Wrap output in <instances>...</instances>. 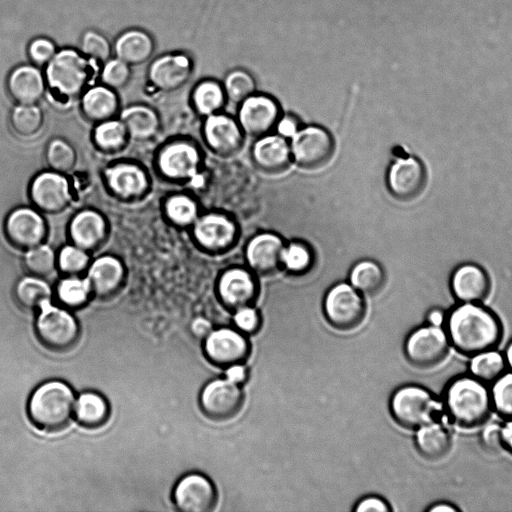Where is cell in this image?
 I'll use <instances>...</instances> for the list:
<instances>
[{
  "mask_svg": "<svg viewBox=\"0 0 512 512\" xmlns=\"http://www.w3.org/2000/svg\"><path fill=\"white\" fill-rule=\"evenodd\" d=\"M13 295L20 307L32 310L50 300L52 290L45 278L28 274L17 281Z\"/></svg>",
  "mask_w": 512,
  "mask_h": 512,
  "instance_id": "36",
  "label": "cell"
},
{
  "mask_svg": "<svg viewBox=\"0 0 512 512\" xmlns=\"http://www.w3.org/2000/svg\"><path fill=\"white\" fill-rule=\"evenodd\" d=\"M112 47L115 57L130 66H139L152 58L155 41L144 29L130 28L117 36Z\"/></svg>",
  "mask_w": 512,
  "mask_h": 512,
  "instance_id": "26",
  "label": "cell"
},
{
  "mask_svg": "<svg viewBox=\"0 0 512 512\" xmlns=\"http://www.w3.org/2000/svg\"><path fill=\"white\" fill-rule=\"evenodd\" d=\"M285 240L274 232L264 231L252 236L246 244V266L257 276H269L281 270V252Z\"/></svg>",
  "mask_w": 512,
  "mask_h": 512,
  "instance_id": "21",
  "label": "cell"
},
{
  "mask_svg": "<svg viewBox=\"0 0 512 512\" xmlns=\"http://www.w3.org/2000/svg\"><path fill=\"white\" fill-rule=\"evenodd\" d=\"M6 89L17 104H38L47 92L44 71L30 62L17 65L7 76Z\"/></svg>",
  "mask_w": 512,
  "mask_h": 512,
  "instance_id": "24",
  "label": "cell"
},
{
  "mask_svg": "<svg viewBox=\"0 0 512 512\" xmlns=\"http://www.w3.org/2000/svg\"><path fill=\"white\" fill-rule=\"evenodd\" d=\"M450 348L444 327L427 323L413 329L404 341L406 359L419 369H432L440 365Z\"/></svg>",
  "mask_w": 512,
  "mask_h": 512,
  "instance_id": "8",
  "label": "cell"
},
{
  "mask_svg": "<svg viewBox=\"0 0 512 512\" xmlns=\"http://www.w3.org/2000/svg\"><path fill=\"white\" fill-rule=\"evenodd\" d=\"M426 512H459L460 508L448 501H437L430 504Z\"/></svg>",
  "mask_w": 512,
  "mask_h": 512,
  "instance_id": "59",
  "label": "cell"
},
{
  "mask_svg": "<svg viewBox=\"0 0 512 512\" xmlns=\"http://www.w3.org/2000/svg\"><path fill=\"white\" fill-rule=\"evenodd\" d=\"M502 450L512 455V419L501 424Z\"/></svg>",
  "mask_w": 512,
  "mask_h": 512,
  "instance_id": "57",
  "label": "cell"
},
{
  "mask_svg": "<svg viewBox=\"0 0 512 512\" xmlns=\"http://www.w3.org/2000/svg\"><path fill=\"white\" fill-rule=\"evenodd\" d=\"M216 290L220 302L231 311L253 305L259 294L257 275L247 266H231L218 277Z\"/></svg>",
  "mask_w": 512,
  "mask_h": 512,
  "instance_id": "15",
  "label": "cell"
},
{
  "mask_svg": "<svg viewBox=\"0 0 512 512\" xmlns=\"http://www.w3.org/2000/svg\"><path fill=\"white\" fill-rule=\"evenodd\" d=\"M119 119L126 127L128 136L136 141H145L153 137L159 129L156 112L144 104H132L125 107Z\"/></svg>",
  "mask_w": 512,
  "mask_h": 512,
  "instance_id": "32",
  "label": "cell"
},
{
  "mask_svg": "<svg viewBox=\"0 0 512 512\" xmlns=\"http://www.w3.org/2000/svg\"><path fill=\"white\" fill-rule=\"evenodd\" d=\"M105 235V219L95 210H81L70 221L69 236L72 244L86 251L97 247Z\"/></svg>",
  "mask_w": 512,
  "mask_h": 512,
  "instance_id": "28",
  "label": "cell"
},
{
  "mask_svg": "<svg viewBox=\"0 0 512 512\" xmlns=\"http://www.w3.org/2000/svg\"><path fill=\"white\" fill-rule=\"evenodd\" d=\"M38 310L35 333L44 347L63 352L75 346L80 337V326L68 308L54 305L48 300Z\"/></svg>",
  "mask_w": 512,
  "mask_h": 512,
  "instance_id": "6",
  "label": "cell"
},
{
  "mask_svg": "<svg viewBox=\"0 0 512 512\" xmlns=\"http://www.w3.org/2000/svg\"><path fill=\"white\" fill-rule=\"evenodd\" d=\"M301 123L293 114H284L278 119L274 132L283 138L290 140L300 129Z\"/></svg>",
  "mask_w": 512,
  "mask_h": 512,
  "instance_id": "53",
  "label": "cell"
},
{
  "mask_svg": "<svg viewBox=\"0 0 512 512\" xmlns=\"http://www.w3.org/2000/svg\"><path fill=\"white\" fill-rule=\"evenodd\" d=\"M200 162L199 150L186 141L166 145L158 156L161 173L174 181H196L199 178Z\"/></svg>",
  "mask_w": 512,
  "mask_h": 512,
  "instance_id": "19",
  "label": "cell"
},
{
  "mask_svg": "<svg viewBox=\"0 0 512 512\" xmlns=\"http://www.w3.org/2000/svg\"><path fill=\"white\" fill-rule=\"evenodd\" d=\"M4 231L11 244L27 250L43 243L47 228L37 208L19 207L6 217Z\"/></svg>",
  "mask_w": 512,
  "mask_h": 512,
  "instance_id": "20",
  "label": "cell"
},
{
  "mask_svg": "<svg viewBox=\"0 0 512 512\" xmlns=\"http://www.w3.org/2000/svg\"><path fill=\"white\" fill-rule=\"evenodd\" d=\"M233 322L236 329L242 333L254 335L259 331L262 325V317L253 305H249L234 311Z\"/></svg>",
  "mask_w": 512,
  "mask_h": 512,
  "instance_id": "51",
  "label": "cell"
},
{
  "mask_svg": "<svg viewBox=\"0 0 512 512\" xmlns=\"http://www.w3.org/2000/svg\"><path fill=\"white\" fill-rule=\"evenodd\" d=\"M227 100L238 104L256 91L253 75L241 68L230 70L222 81Z\"/></svg>",
  "mask_w": 512,
  "mask_h": 512,
  "instance_id": "43",
  "label": "cell"
},
{
  "mask_svg": "<svg viewBox=\"0 0 512 512\" xmlns=\"http://www.w3.org/2000/svg\"><path fill=\"white\" fill-rule=\"evenodd\" d=\"M428 182L427 168L415 155H397L386 173V186L389 194L401 202L417 199Z\"/></svg>",
  "mask_w": 512,
  "mask_h": 512,
  "instance_id": "10",
  "label": "cell"
},
{
  "mask_svg": "<svg viewBox=\"0 0 512 512\" xmlns=\"http://www.w3.org/2000/svg\"><path fill=\"white\" fill-rule=\"evenodd\" d=\"M482 427L480 442L484 449L490 452L502 450L501 424L487 422Z\"/></svg>",
  "mask_w": 512,
  "mask_h": 512,
  "instance_id": "52",
  "label": "cell"
},
{
  "mask_svg": "<svg viewBox=\"0 0 512 512\" xmlns=\"http://www.w3.org/2000/svg\"><path fill=\"white\" fill-rule=\"evenodd\" d=\"M289 144L292 163L303 170L324 167L335 152L332 134L319 125H302Z\"/></svg>",
  "mask_w": 512,
  "mask_h": 512,
  "instance_id": "7",
  "label": "cell"
},
{
  "mask_svg": "<svg viewBox=\"0 0 512 512\" xmlns=\"http://www.w3.org/2000/svg\"><path fill=\"white\" fill-rule=\"evenodd\" d=\"M23 265L28 274L46 278L57 268L55 252L44 243L26 250Z\"/></svg>",
  "mask_w": 512,
  "mask_h": 512,
  "instance_id": "42",
  "label": "cell"
},
{
  "mask_svg": "<svg viewBox=\"0 0 512 512\" xmlns=\"http://www.w3.org/2000/svg\"><path fill=\"white\" fill-rule=\"evenodd\" d=\"M440 398L448 420L464 430L482 427L494 411L491 388L470 373L451 378Z\"/></svg>",
  "mask_w": 512,
  "mask_h": 512,
  "instance_id": "2",
  "label": "cell"
},
{
  "mask_svg": "<svg viewBox=\"0 0 512 512\" xmlns=\"http://www.w3.org/2000/svg\"><path fill=\"white\" fill-rule=\"evenodd\" d=\"M449 286L458 303H483L491 292V279L482 266L466 262L453 270Z\"/></svg>",
  "mask_w": 512,
  "mask_h": 512,
  "instance_id": "23",
  "label": "cell"
},
{
  "mask_svg": "<svg viewBox=\"0 0 512 512\" xmlns=\"http://www.w3.org/2000/svg\"><path fill=\"white\" fill-rule=\"evenodd\" d=\"M248 376L249 372L244 363L233 364L225 368V378L235 384H244Z\"/></svg>",
  "mask_w": 512,
  "mask_h": 512,
  "instance_id": "55",
  "label": "cell"
},
{
  "mask_svg": "<svg viewBox=\"0 0 512 512\" xmlns=\"http://www.w3.org/2000/svg\"><path fill=\"white\" fill-rule=\"evenodd\" d=\"M57 51L56 43L46 36H38L31 39L26 49L29 62L40 68H44Z\"/></svg>",
  "mask_w": 512,
  "mask_h": 512,
  "instance_id": "50",
  "label": "cell"
},
{
  "mask_svg": "<svg viewBox=\"0 0 512 512\" xmlns=\"http://www.w3.org/2000/svg\"><path fill=\"white\" fill-rule=\"evenodd\" d=\"M323 311L327 321L336 329L353 330L366 315L364 296L349 282L336 283L324 297Z\"/></svg>",
  "mask_w": 512,
  "mask_h": 512,
  "instance_id": "9",
  "label": "cell"
},
{
  "mask_svg": "<svg viewBox=\"0 0 512 512\" xmlns=\"http://www.w3.org/2000/svg\"><path fill=\"white\" fill-rule=\"evenodd\" d=\"M199 404L207 417L215 421H227L241 411L244 405V393L241 385L225 377L216 378L202 388Z\"/></svg>",
  "mask_w": 512,
  "mask_h": 512,
  "instance_id": "13",
  "label": "cell"
},
{
  "mask_svg": "<svg viewBox=\"0 0 512 512\" xmlns=\"http://www.w3.org/2000/svg\"><path fill=\"white\" fill-rule=\"evenodd\" d=\"M194 240L205 251L221 254L229 251L238 241V224L227 214L209 212L198 216L192 225Z\"/></svg>",
  "mask_w": 512,
  "mask_h": 512,
  "instance_id": "12",
  "label": "cell"
},
{
  "mask_svg": "<svg viewBox=\"0 0 512 512\" xmlns=\"http://www.w3.org/2000/svg\"><path fill=\"white\" fill-rule=\"evenodd\" d=\"M393 419L409 430L439 420L443 413L441 398L430 389L419 384H405L398 387L389 400Z\"/></svg>",
  "mask_w": 512,
  "mask_h": 512,
  "instance_id": "5",
  "label": "cell"
},
{
  "mask_svg": "<svg viewBox=\"0 0 512 512\" xmlns=\"http://www.w3.org/2000/svg\"><path fill=\"white\" fill-rule=\"evenodd\" d=\"M191 102L196 112L204 117L221 112L228 102L222 81L200 80L192 89Z\"/></svg>",
  "mask_w": 512,
  "mask_h": 512,
  "instance_id": "34",
  "label": "cell"
},
{
  "mask_svg": "<svg viewBox=\"0 0 512 512\" xmlns=\"http://www.w3.org/2000/svg\"><path fill=\"white\" fill-rule=\"evenodd\" d=\"M213 330L212 324L204 318H196L190 325V331L194 337L204 339Z\"/></svg>",
  "mask_w": 512,
  "mask_h": 512,
  "instance_id": "56",
  "label": "cell"
},
{
  "mask_svg": "<svg viewBox=\"0 0 512 512\" xmlns=\"http://www.w3.org/2000/svg\"><path fill=\"white\" fill-rule=\"evenodd\" d=\"M414 443L422 457L437 461L446 457L450 452L452 435L439 419L415 430Z\"/></svg>",
  "mask_w": 512,
  "mask_h": 512,
  "instance_id": "30",
  "label": "cell"
},
{
  "mask_svg": "<svg viewBox=\"0 0 512 512\" xmlns=\"http://www.w3.org/2000/svg\"><path fill=\"white\" fill-rule=\"evenodd\" d=\"M45 159L50 170L66 174L74 168L77 155L69 142L61 138H54L46 147Z\"/></svg>",
  "mask_w": 512,
  "mask_h": 512,
  "instance_id": "45",
  "label": "cell"
},
{
  "mask_svg": "<svg viewBox=\"0 0 512 512\" xmlns=\"http://www.w3.org/2000/svg\"><path fill=\"white\" fill-rule=\"evenodd\" d=\"M245 137L235 117L222 111L205 117L203 138L209 149L218 156L229 157L238 153Z\"/></svg>",
  "mask_w": 512,
  "mask_h": 512,
  "instance_id": "18",
  "label": "cell"
},
{
  "mask_svg": "<svg viewBox=\"0 0 512 512\" xmlns=\"http://www.w3.org/2000/svg\"><path fill=\"white\" fill-rule=\"evenodd\" d=\"M251 157L255 166L267 174L283 173L293 164L289 140L275 132L255 138Z\"/></svg>",
  "mask_w": 512,
  "mask_h": 512,
  "instance_id": "25",
  "label": "cell"
},
{
  "mask_svg": "<svg viewBox=\"0 0 512 512\" xmlns=\"http://www.w3.org/2000/svg\"><path fill=\"white\" fill-rule=\"evenodd\" d=\"M81 110L90 120L101 122L111 119L119 108V98L115 90L100 85H90L80 96Z\"/></svg>",
  "mask_w": 512,
  "mask_h": 512,
  "instance_id": "31",
  "label": "cell"
},
{
  "mask_svg": "<svg viewBox=\"0 0 512 512\" xmlns=\"http://www.w3.org/2000/svg\"><path fill=\"white\" fill-rule=\"evenodd\" d=\"M105 178L109 189L124 199L140 196L148 186L143 169L132 163H118L109 167Z\"/></svg>",
  "mask_w": 512,
  "mask_h": 512,
  "instance_id": "29",
  "label": "cell"
},
{
  "mask_svg": "<svg viewBox=\"0 0 512 512\" xmlns=\"http://www.w3.org/2000/svg\"><path fill=\"white\" fill-rule=\"evenodd\" d=\"M203 352L213 365L225 369L233 364L245 363L251 345L246 334L238 329L222 327L213 329L203 339Z\"/></svg>",
  "mask_w": 512,
  "mask_h": 512,
  "instance_id": "14",
  "label": "cell"
},
{
  "mask_svg": "<svg viewBox=\"0 0 512 512\" xmlns=\"http://www.w3.org/2000/svg\"><path fill=\"white\" fill-rule=\"evenodd\" d=\"M79 50L88 58L102 64L111 58L113 47L102 33L89 29L79 41Z\"/></svg>",
  "mask_w": 512,
  "mask_h": 512,
  "instance_id": "47",
  "label": "cell"
},
{
  "mask_svg": "<svg viewBox=\"0 0 512 512\" xmlns=\"http://www.w3.org/2000/svg\"><path fill=\"white\" fill-rule=\"evenodd\" d=\"M390 510L389 504L376 495L362 498L354 507L355 512H388Z\"/></svg>",
  "mask_w": 512,
  "mask_h": 512,
  "instance_id": "54",
  "label": "cell"
},
{
  "mask_svg": "<svg viewBox=\"0 0 512 512\" xmlns=\"http://www.w3.org/2000/svg\"><path fill=\"white\" fill-rule=\"evenodd\" d=\"M504 353L493 349L470 358L469 373L486 384L494 383L507 371Z\"/></svg>",
  "mask_w": 512,
  "mask_h": 512,
  "instance_id": "38",
  "label": "cell"
},
{
  "mask_svg": "<svg viewBox=\"0 0 512 512\" xmlns=\"http://www.w3.org/2000/svg\"><path fill=\"white\" fill-rule=\"evenodd\" d=\"M194 71L192 57L184 52H171L157 56L148 67L147 78L158 90L170 93L181 89Z\"/></svg>",
  "mask_w": 512,
  "mask_h": 512,
  "instance_id": "16",
  "label": "cell"
},
{
  "mask_svg": "<svg viewBox=\"0 0 512 512\" xmlns=\"http://www.w3.org/2000/svg\"><path fill=\"white\" fill-rule=\"evenodd\" d=\"M315 262L313 249L300 240L285 242L281 252V269L288 274L300 276L308 273Z\"/></svg>",
  "mask_w": 512,
  "mask_h": 512,
  "instance_id": "37",
  "label": "cell"
},
{
  "mask_svg": "<svg viewBox=\"0 0 512 512\" xmlns=\"http://www.w3.org/2000/svg\"><path fill=\"white\" fill-rule=\"evenodd\" d=\"M55 294L62 306L68 309H77L88 302L92 290L87 278L67 275L57 283Z\"/></svg>",
  "mask_w": 512,
  "mask_h": 512,
  "instance_id": "40",
  "label": "cell"
},
{
  "mask_svg": "<svg viewBox=\"0 0 512 512\" xmlns=\"http://www.w3.org/2000/svg\"><path fill=\"white\" fill-rule=\"evenodd\" d=\"M127 137L128 133L123 122L114 118L98 122L93 132L95 144L99 149L107 152L121 149Z\"/></svg>",
  "mask_w": 512,
  "mask_h": 512,
  "instance_id": "41",
  "label": "cell"
},
{
  "mask_svg": "<svg viewBox=\"0 0 512 512\" xmlns=\"http://www.w3.org/2000/svg\"><path fill=\"white\" fill-rule=\"evenodd\" d=\"M92 294L107 298L115 294L122 285L124 268L114 256L103 255L89 264L87 277Z\"/></svg>",
  "mask_w": 512,
  "mask_h": 512,
  "instance_id": "27",
  "label": "cell"
},
{
  "mask_svg": "<svg viewBox=\"0 0 512 512\" xmlns=\"http://www.w3.org/2000/svg\"><path fill=\"white\" fill-rule=\"evenodd\" d=\"M44 124V115L38 104H17L10 113L13 132L22 138L39 134Z\"/></svg>",
  "mask_w": 512,
  "mask_h": 512,
  "instance_id": "39",
  "label": "cell"
},
{
  "mask_svg": "<svg viewBox=\"0 0 512 512\" xmlns=\"http://www.w3.org/2000/svg\"><path fill=\"white\" fill-rule=\"evenodd\" d=\"M282 113L280 103L275 97L255 91L237 104L235 118L245 136L255 139L274 132Z\"/></svg>",
  "mask_w": 512,
  "mask_h": 512,
  "instance_id": "11",
  "label": "cell"
},
{
  "mask_svg": "<svg viewBox=\"0 0 512 512\" xmlns=\"http://www.w3.org/2000/svg\"><path fill=\"white\" fill-rule=\"evenodd\" d=\"M75 393L62 380H48L31 393L27 412L32 424L46 432L65 428L74 415Z\"/></svg>",
  "mask_w": 512,
  "mask_h": 512,
  "instance_id": "4",
  "label": "cell"
},
{
  "mask_svg": "<svg viewBox=\"0 0 512 512\" xmlns=\"http://www.w3.org/2000/svg\"><path fill=\"white\" fill-rule=\"evenodd\" d=\"M503 353L505 356L507 367L509 370L512 371V340L509 342Z\"/></svg>",
  "mask_w": 512,
  "mask_h": 512,
  "instance_id": "60",
  "label": "cell"
},
{
  "mask_svg": "<svg viewBox=\"0 0 512 512\" xmlns=\"http://www.w3.org/2000/svg\"><path fill=\"white\" fill-rule=\"evenodd\" d=\"M100 66L79 49H58L43 70L47 91L62 101L76 99L90 86L92 78L99 75Z\"/></svg>",
  "mask_w": 512,
  "mask_h": 512,
  "instance_id": "3",
  "label": "cell"
},
{
  "mask_svg": "<svg viewBox=\"0 0 512 512\" xmlns=\"http://www.w3.org/2000/svg\"><path fill=\"white\" fill-rule=\"evenodd\" d=\"M131 76V66L117 57L109 58L100 66L101 83L115 91L124 88Z\"/></svg>",
  "mask_w": 512,
  "mask_h": 512,
  "instance_id": "48",
  "label": "cell"
},
{
  "mask_svg": "<svg viewBox=\"0 0 512 512\" xmlns=\"http://www.w3.org/2000/svg\"><path fill=\"white\" fill-rule=\"evenodd\" d=\"M30 197L39 211L51 214L62 211L71 199L65 174L53 170L39 173L30 184Z\"/></svg>",
  "mask_w": 512,
  "mask_h": 512,
  "instance_id": "22",
  "label": "cell"
},
{
  "mask_svg": "<svg viewBox=\"0 0 512 512\" xmlns=\"http://www.w3.org/2000/svg\"><path fill=\"white\" fill-rule=\"evenodd\" d=\"M109 415V403L100 393L85 391L76 397L73 416L81 426L99 428L108 421Z\"/></svg>",
  "mask_w": 512,
  "mask_h": 512,
  "instance_id": "33",
  "label": "cell"
},
{
  "mask_svg": "<svg viewBox=\"0 0 512 512\" xmlns=\"http://www.w3.org/2000/svg\"><path fill=\"white\" fill-rule=\"evenodd\" d=\"M217 490L205 475L191 472L181 477L173 490V501L182 512H209L217 504Z\"/></svg>",
  "mask_w": 512,
  "mask_h": 512,
  "instance_id": "17",
  "label": "cell"
},
{
  "mask_svg": "<svg viewBox=\"0 0 512 512\" xmlns=\"http://www.w3.org/2000/svg\"><path fill=\"white\" fill-rule=\"evenodd\" d=\"M56 257L57 267L67 275H79L90 264L87 251L74 244L62 247Z\"/></svg>",
  "mask_w": 512,
  "mask_h": 512,
  "instance_id": "49",
  "label": "cell"
},
{
  "mask_svg": "<svg viewBox=\"0 0 512 512\" xmlns=\"http://www.w3.org/2000/svg\"><path fill=\"white\" fill-rule=\"evenodd\" d=\"M443 327L451 348L468 358L496 349L503 338L501 319L483 303H458L446 312Z\"/></svg>",
  "mask_w": 512,
  "mask_h": 512,
  "instance_id": "1",
  "label": "cell"
},
{
  "mask_svg": "<svg viewBox=\"0 0 512 512\" xmlns=\"http://www.w3.org/2000/svg\"><path fill=\"white\" fill-rule=\"evenodd\" d=\"M446 312L440 307L431 308L426 314V323L434 326H443Z\"/></svg>",
  "mask_w": 512,
  "mask_h": 512,
  "instance_id": "58",
  "label": "cell"
},
{
  "mask_svg": "<svg viewBox=\"0 0 512 512\" xmlns=\"http://www.w3.org/2000/svg\"><path fill=\"white\" fill-rule=\"evenodd\" d=\"M348 282L363 296H374L384 287L386 274L377 261L363 259L352 266Z\"/></svg>",
  "mask_w": 512,
  "mask_h": 512,
  "instance_id": "35",
  "label": "cell"
},
{
  "mask_svg": "<svg viewBox=\"0 0 512 512\" xmlns=\"http://www.w3.org/2000/svg\"><path fill=\"white\" fill-rule=\"evenodd\" d=\"M165 214L168 219L178 226L193 225L198 215L196 201L185 194H175L165 201Z\"/></svg>",
  "mask_w": 512,
  "mask_h": 512,
  "instance_id": "44",
  "label": "cell"
},
{
  "mask_svg": "<svg viewBox=\"0 0 512 512\" xmlns=\"http://www.w3.org/2000/svg\"><path fill=\"white\" fill-rule=\"evenodd\" d=\"M493 410L504 420L512 419V371H506L491 387Z\"/></svg>",
  "mask_w": 512,
  "mask_h": 512,
  "instance_id": "46",
  "label": "cell"
}]
</instances>
